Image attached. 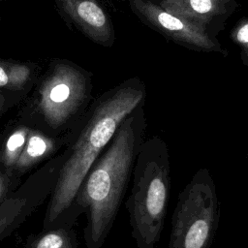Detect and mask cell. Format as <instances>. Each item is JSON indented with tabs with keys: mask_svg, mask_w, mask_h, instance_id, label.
I'll return each mask as SVG.
<instances>
[{
	"mask_svg": "<svg viewBox=\"0 0 248 248\" xmlns=\"http://www.w3.org/2000/svg\"><path fill=\"white\" fill-rule=\"evenodd\" d=\"M145 99L144 82L133 77L104 92L90 104L64 149V160L49 196L43 229L75 222L70 219V214L88 170L121 122L133 110L144 106Z\"/></svg>",
	"mask_w": 248,
	"mask_h": 248,
	"instance_id": "obj_1",
	"label": "cell"
},
{
	"mask_svg": "<svg viewBox=\"0 0 248 248\" xmlns=\"http://www.w3.org/2000/svg\"><path fill=\"white\" fill-rule=\"evenodd\" d=\"M146 127L144 106H141L121 122L79 186L70 219L76 222L80 214H85L86 248H102L114 224L137 155L145 140Z\"/></svg>",
	"mask_w": 248,
	"mask_h": 248,
	"instance_id": "obj_2",
	"label": "cell"
},
{
	"mask_svg": "<svg viewBox=\"0 0 248 248\" xmlns=\"http://www.w3.org/2000/svg\"><path fill=\"white\" fill-rule=\"evenodd\" d=\"M126 201L132 237L137 248H155L165 225L170 193V161L160 136L141 143L133 169Z\"/></svg>",
	"mask_w": 248,
	"mask_h": 248,
	"instance_id": "obj_3",
	"label": "cell"
},
{
	"mask_svg": "<svg viewBox=\"0 0 248 248\" xmlns=\"http://www.w3.org/2000/svg\"><path fill=\"white\" fill-rule=\"evenodd\" d=\"M91 77L71 61H52L19 119L50 136L71 138L90 106Z\"/></svg>",
	"mask_w": 248,
	"mask_h": 248,
	"instance_id": "obj_4",
	"label": "cell"
},
{
	"mask_svg": "<svg viewBox=\"0 0 248 248\" xmlns=\"http://www.w3.org/2000/svg\"><path fill=\"white\" fill-rule=\"evenodd\" d=\"M219 219L215 182L209 170L201 168L178 195L168 248H210Z\"/></svg>",
	"mask_w": 248,
	"mask_h": 248,
	"instance_id": "obj_5",
	"label": "cell"
},
{
	"mask_svg": "<svg viewBox=\"0 0 248 248\" xmlns=\"http://www.w3.org/2000/svg\"><path fill=\"white\" fill-rule=\"evenodd\" d=\"M64 149L46 161L0 204V243L49 198L64 160Z\"/></svg>",
	"mask_w": 248,
	"mask_h": 248,
	"instance_id": "obj_6",
	"label": "cell"
},
{
	"mask_svg": "<svg viewBox=\"0 0 248 248\" xmlns=\"http://www.w3.org/2000/svg\"><path fill=\"white\" fill-rule=\"evenodd\" d=\"M128 2L133 13L144 24L176 44L197 51L227 54V50L206 28L166 11L153 0H128Z\"/></svg>",
	"mask_w": 248,
	"mask_h": 248,
	"instance_id": "obj_7",
	"label": "cell"
},
{
	"mask_svg": "<svg viewBox=\"0 0 248 248\" xmlns=\"http://www.w3.org/2000/svg\"><path fill=\"white\" fill-rule=\"evenodd\" d=\"M53 1L62 16L85 37L102 46H112L115 41L113 23L99 0Z\"/></svg>",
	"mask_w": 248,
	"mask_h": 248,
	"instance_id": "obj_8",
	"label": "cell"
},
{
	"mask_svg": "<svg viewBox=\"0 0 248 248\" xmlns=\"http://www.w3.org/2000/svg\"><path fill=\"white\" fill-rule=\"evenodd\" d=\"M71 138L50 136L44 131L31 126L25 146L14 170L22 177L38 165L49 160L61 149L65 148Z\"/></svg>",
	"mask_w": 248,
	"mask_h": 248,
	"instance_id": "obj_9",
	"label": "cell"
},
{
	"mask_svg": "<svg viewBox=\"0 0 248 248\" xmlns=\"http://www.w3.org/2000/svg\"><path fill=\"white\" fill-rule=\"evenodd\" d=\"M157 4L166 11L207 29L217 18L228 16L233 11L232 3L222 0H158Z\"/></svg>",
	"mask_w": 248,
	"mask_h": 248,
	"instance_id": "obj_10",
	"label": "cell"
},
{
	"mask_svg": "<svg viewBox=\"0 0 248 248\" xmlns=\"http://www.w3.org/2000/svg\"><path fill=\"white\" fill-rule=\"evenodd\" d=\"M30 129L29 124L18 119L0 133V166L14 170L23 151Z\"/></svg>",
	"mask_w": 248,
	"mask_h": 248,
	"instance_id": "obj_11",
	"label": "cell"
},
{
	"mask_svg": "<svg viewBox=\"0 0 248 248\" xmlns=\"http://www.w3.org/2000/svg\"><path fill=\"white\" fill-rule=\"evenodd\" d=\"M24 248H78L75 223H62L30 234Z\"/></svg>",
	"mask_w": 248,
	"mask_h": 248,
	"instance_id": "obj_12",
	"label": "cell"
},
{
	"mask_svg": "<svg viewBox=\"0 0 248 248\" xmlns=\"http://www.w3.org/2000/svg\"><path fill=\"white\" fill-rule=\"evenodd\" d=\"M32 69L23 63L0 59V90L17 92L28 85Z\"/></svg>",
	"mask_w": 248,
	"mask_h": 248,
	"instance_id": "obj_13",
	"label": "cell"
},
{
	"mask_svg": "<svg viewBox=\"0 0 248 248\" xmlns=\"http://www.w3.org/2000/svg\"><path fill=\"white\" fill-rule=\"evenodd\" d=\"M230 37L240 47L242 63L248 65V18L240 19L232 28Z\"/></svg>",
	"mask_w": 248,
	"mask_h": 248,
	"instance_id": "obj_14",
	"label": "cell"
},
{
	"mask_svg": "<svg viewBox=\"0 0 248 248\" xmlns=\"http://www.w3.org/2000/svg\"><path fill=\"white\" fill-rule=\"evenodd\" d=\"M21 184V176L14 170L0 166V204Z\"/></svg>",
	"mask_w": 248,
	"mask_h": 248,
	"instance_id": "obj_15",
	"label": "cell"
},
{
	"mask_svg": "<svg viewBox=\"0 0 248 248\" xmlns=\"http://www.w3.org/2000/svg\"><path fill=\"white\" fill-rule=\"evenodd\" d=\"M8 108V98L4 91L0 90V118L2 113Z\"/></svg>",
	"mask_w": 248,
	"mask_h": 248,
	"instance_id": "obj_16",
	"label": "cell"
},
{
	"mask_svg": "<svg viewBox=\"0 0 248 248\" xmlns=\"http://www.w3.org/2000/svg\"><path fill=\"white\" fill-rule=\"evenodd\" d=\"M223 2H226V3H232L233 0H222Z\"/></svg>",
	"mask_w": 248,
	"mask_h": 248,
	"instance_id": "obj_17",
	"label": "cell"
},
{
	"mask_svg": "<svg viewBox=\"0 0 248 248\" xmlns=\"http://www.w3.org/2000/svg\"><path fill=\"white\" fill-rule=\"evenodd\" d=\"M0 122H1V118H0Z\"/></svg>",
	"mask_w": 248,
	"mask_h": 248,
	"instance_id": "obj_18",
	"label": "cell"
}]
</instances>
